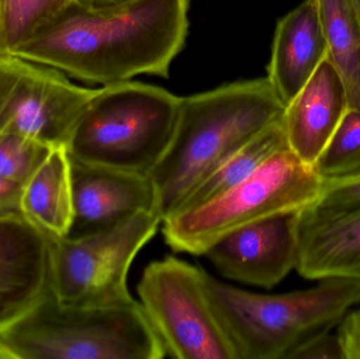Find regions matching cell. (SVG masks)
<instances>
[{"instance_id": "obj_1", "label": "cell", "mask_w": 360, "mask_h": 359, "mask_svg": "<svg viewBox=\"0 0 360 359\" xmlns=\"http://www.w3.org/2000/svg\"><path fill=\"white\" fill-rule=\"evenodd\" d=\"M188 0L72 2L11 55L103 86L139 74L168 78L188 30Z\"/></svg>"}, {"instance_id": "obj_2", "label": "cell", "mask_w": 360, "mask_h": 359, "mask_svg": "<svg viewBox=\"0 0 360 359\" xmlns=\"http://www.w3.org/2000/svg\"><path fill=\"white\" fill-rule=\"evenodd\" d=\"M285 107L266 77L181 97L172 143L150 173L162 221L224 159L281 122Z\"/></svg>"}, {"instance_id": "obj_3", "label": "cell", "mask_w": 360, "mask_h": 359, "mask_svg": "<svg viewBox=\"0 0 360 359\" xmlns=\"http://www.w3.org/2000/svg\"><path fill=\"white\" fill-rule=\"evenodd\" d=\"M203 284L237 359H285L360 305V280L350 278H327L314 288L276 295L241 290L207 272Z\"/></svg>"}, {"instance_id": "obj_4", "label": "cell", "mask_w": 360, "mask_h": 359, "mask_svg": "<svg viewBox=\"0 0 360 359\" xmlns=\"http://www.w3.org/2000/svg\"><path fill=\"white\" fill-rule=\"evenodd\" d=\"M164 346L141 303L79 307L54 293L0 333V359H162Z\"/></svg>"}, {"instance_id": "obj_5", "label": "cell", "mask_w": 360, "mask_h": 359, "mask_svg": "<svg viewBox=\"0 0 360 359\" xmlns=\"http://www.w3.org/2000/svg\"><path fill=\"white\" fill-rule=\"evenodd\" d=\"M180 97L128 81L97 89L76 124L70 158L150 175L168 151L179 122Z\"/></svg>"}, {"instance_id": "obj_6", "label": "cell", "mask_w": 360, "mask_h": 359, "mask_svg": "<svg viewBox=\"0 0 360 359\" xmlns=\"http://www.w3.org/2000/svg\"><path fill=\"white\" fill-rule=\"evenodd\" d=\"M323 181L314 167L285 148L221 195L162 221L165 240L175 252L203 255L238 228L314 204Z\"/></svg>"}, {"instance_id": "obj_7", "label": "cell", "mask_w": 360, "mask_h": 359, "mask_svg": "<svg viewBox=\"0 0 360 359\" xmlns=\"http://www.w3.org/2000/svg\"><path fill=\"white\" fill-rule=\"evenodd\" d=\"M162 223L158 212H141L101 233L78 238L51 235L55 297L79 307L136 303L128 288L129 271Z\"/></svg>"}, {"instance_id": "obj_8", "label": "cell", "mask_w": 360, "mask_h": 359, "mask_svg": "<svg viewBox=\"0 0 360 359\" xmlns=\"http://www.w3.org/2000/svg\"><path fill=\"white\" fill-rule=\"evenodd\" d=\"M203 270L168 256L152 261L137 286L139 303L167 356L237 359L205 290Z\"/></svg>"}, {"instance_id": "obj_9", "label": "cell", "mask_w": 360, "mask_h": 359, "mask_svg": "<svg viewBox=\"0 0 360 359\" xmlns=\"http://www.w3.org/2000/svg\"><path fill=\"white\" fill-rule=\"evenodd\" d=\"M96 91L54 67L0 54V135L67 147Z\"/></svg>"}, {"instance_id": "obj_10", "label": "cell", "mask_w": 360, "mask_h": 359, "mask_svg": "<svg viewBox=\"0 0 360 359\" xmlns=\"http://www.w3.org/2000/svg\"><path fill=\"white\" fill-rule=\"evenodd\" d=\"M52 293V236L20 209L0 211V333Z\"/></svg>"}, {"instance_id": "obj_11", "label": "cell", "mask_w": 360, "mask_h": 359, "mask_svg": "<svg viewBox=\"0 0 360 359\" xmlns=\"http://www.w3.org/2000/svg\"><path fill=\"white\" fill-rule=\"evenodd\" d=\"M297 212L238 228L214 242L205 256L228 280L272 289L297 261Z\"/></svg>"}, {"instance_id": "obj_12", "label": "cell", "mask_w": 360, "mask_h": 359, "mask_svg": "<svg viewBox=\"0 0 360 359\" xmlns=\"http://www.w3.org/2000/svg\"><path fill=\"white\" fill-rule=\"evenodd\" d=\"M70 162L73 218L65 237H84L108 231L141 212L160 214L158 191L150 175L72 158Z\"/></svg>"}, {"instance_id": "obj_13", "label": "cell", "mask_w": 360, "mask_h": 359, "mask_svg": "<svg viewBox=\"0 0 360 359\" xmlns=\"http://www.w3.org/2000/svg\"><path fill=\"white\" fill-rule=\"evenodd\" d=\"M295 269L311 280H360V204H314L297 212Z\"/></svg>"}, {"instance_id": "obj_14", "label": "cell", "mask_w": 360, "mask_h": 359, "mask_svg": "<svg viewBox=\"0 0 360 359\" xmlns=\"http://www.w3.org/2000/svg\"><path fill=\"white\" fill-rule=\"evenodd\" d=\"M348 110L346 86L328 57L285 107L288 147L304 164L314 167Z\"/></svg>"}, {"instance_id": "obj_15", "label": "cell", "mask_w": 360, "mask_h": 359, "mask_svg": "<svg viewBox=\"0 0 360 359\" xmlns=\"http://www.w3.org/2000/svg\"><path fill=\"white\" fill-rule=\"evenodd\" d=\"M329 57L316 0H304L277 23L268 79L285 107Z\"/></svg>"}, {"instance_id": "obj_16", "label": "cell", "mask_w": 360, "mask_h": 359, "mask_svg": "<svg viewBox=\"0 0 360 359\" xmlns=\"http://www.w3.org/2000/svg\"><path fill=\"white\" fill-rule=\"evenodd\" d=\"M20 210L50 235H68L73 218V195L67 148H53L23 185Z\"/></svg>"}, {"instance_id": "obj_17", "label": "cell", "mask_w": 360, "mask_h": 359, "mask_svg": "<svg viewBox=\"0 0 360 359\" xmlns=\"http://www.w3.org/2000/svg\"><path fill=\"white\" fill-rule=\"evenodd\" d=\"M285 148L289 147L283 119L260 133L214 169L184 197L175 214L221 195L249 177L273 154Z\"/></svg>"}, {"instance_id": "obj_18", "label": "cell", "mask_w": 360, "mask_h": 359, "mask_svg": "<svg viewBox=\"0 0 360 359\" xmlns=\"http://www.w3.org/2000/svg\"><path fill=\"white\" fill-rule=\"evenodd\" d=\"M329 58L342 76L349 109L360 112V22L348 0H316Z\"/></svg>"}, {"instance_id": "obj_19", "label": "cell", "mask_w": 360, "mask_h": 359, "mask_svg": "<svg viewBox=\"0 0 360 359\" xmlns=\"http://www.w3.org/2000/svg\"><path fill=\"white\" fill-rule=\"evenodd\" d=\"M75 0H0V54L18 48Z\"/></svg>"}, {"instance_id": "obj_20", "label": "cell", "mask_w": 360, "mask_h": 359, "mask_svg": "<svg viewBox=\"0 0 360 359\" xmlns=\"http://www.w3.org/2000/svg\"><path fill=\"white\" fill-rule=\"evenodd\" d=\"M323 178L347 176L360 171V112L349 109L314 164Z\"/></svg>"}, {"instance_id": "obj_21", "label": "cell", "mask_w": 360, "mask_h": 359, "mask_svg": "<svg viewBox=\"0 0 360 359\" xmlns=\"http://www.w3.org/2000/svg\"><path fill=\"white\" fill-rule=\"evenodd\" d=\"M52 149L21 135H0V177L25 185Z\"/></svg>"}, {"instance_id": "obj_22", "label": "cell", "mask_w": 360, "mask_h": 359, "mask_svg": "<svg viewBox=\"0 0 360 359\" xmlns=\"http://www.w3.org/2000/svg\"><path fill=\"white\" fill-rule=\"evenodd\" d=\"M317 204L344 207L360 204V171L336 178H325Z\"/></svg>"}, {"instance_id": "obj_23", "label": "cell", "mask_w": 360, "mask_h": 359, "mask_svg": "<svg viewBox=\"0 0 360 359\" xmlns=\"http://www.w3.org/2000/svg\"><path fill=\"white\" fill-rule=\"evenodd\" d=\"M285 359H345L338 334L331 331L309 337L294 348Z\"/></svg>"}, {"instance_id": "obj_24", "label": "cell", "mask_w": 360, "mask_h": 359, "mask_svg": "<svg viewBox=\"0 0 360 359\" xmlns=\"http://www.w3.org/2000/svg\"><path fill=\"white\" fill-rule=\"evenodd\" d=\"M338 337L345 359H360V308L338 324Z\"/></svg>"}, {"instance_id": "obj_25", "label": "cell", "mask_w": 360, "mask_h": 359, "mask_svg": "<svg viewBox=\"0 0 360 359\" xmlns=\"http://www.w3.org/2000/svg\"><path fill=\"white\" fill-rule=\"evenodd\" d=\"M23 185L0 177V211L20 209Z\"/></svg>"}, {"instance_id": "obj_26", "label": "cell", "mask_w": 360, "mask_h": 359, "mask_svg": "<svg viewBox=\"0 0 360 359\" xmlns=\"http://www.w3.org/2000/svg\"><path fill=\"white\" fill-rule=\"evenodd\" d=\"M84 4L90 6H108V4H117V2L124 1V0H76Z\"/></svg>"}, {"instance_id": "obj_27", "label": "cell", "mask_w": 360, "mask_h": 359, "mask_svg": "<svg viewBox=\"0 0 360 359\" xmlns=\"http://www.w3.org/2000/svg\"><path fill=\"white\" fill-rule=\"evenodd\" d=\"M348 1L350 2L351 6L354 10L355 14H356L360 22V0H348Z\"/></svg>"}]
</instances>
